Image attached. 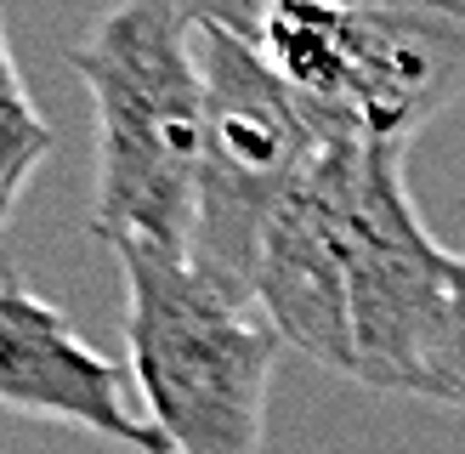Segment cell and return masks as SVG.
I'll use <instances>...</instances> for the list:
<instances>
[{
  "label": "cell",
  "instance_id": "1",
  "mask_svg": "<svg viewBox=\"0 0 465 454\" xmlns=\"http://www.w3.org/2000/svg\"><path fill=\"white\" fill-rule=\"evenodd\" d=\"M460 256L431 239L409 143L330 136L255 256V307L284 347L381 398L426 403L449 352Z\"/></svg>",
  "mask_w": 465,
  "mask_h": 454
},
{
  "label": "cell",
  "instance_id": "2",
  "mask_svg": "<svg viewBox=\"0 0 465 454\" xmlns=\"http://www.w3.org/2000/svg\"><path fill=\"white\" fill-rule=\"evenodd\" d=\"M68 68L91 91V239L188 256L204 153L199 23L176 0H120L68 45Z\"/></svg>",
  "mask_w": 465,
  "mask_h": 454
},
{
  "label": "cell",
  "instance_id": "3",
  "mask_svg": "<svg viewBox=\"0 0 465 454\" xmlns=\"http://www.w3.org/2000/svg\"><path fill=\"white\" fill-rule=\"evenodd\" d=\"M125 279V363L136 403L171 454H267V392L284 335L232 295L148 244H108Z\"/></svg>",
  "mask_w": 465,
  "mask_h": 454
},
{
  "label": "cell",
  "instance_id": "4",
  "mask_svg": "<svg viewBox=\"0 0 465 454\" xmlns=\"http://www.w3.org/2000/svg\"><path fill=\"white\" fill-rule=\"evenodd\" d=\"M244 45L363 143H414L465 97V0H301Z\"/></svg>",
  "mask_w": 465,
  "mask_h": 454
},
{
  "label": "cell",
  "instance_id": "5",
  "mask_svg": "<svg viewBox=\"0 0 465 454\" xmlns=\"http://www.w3.org/2000/svg\"><path fill=\"white\" fill-rule=\"evenodd\" d=\"M204 63V153L188 262L232 295L255 301V256L278 204L341 131L267 68L255 45L199 29Z\"/></svg>",
  "mask_w": 465,
  "mask_h": 454
},
{
  "label": "cell",
  "instance_id": "6",
  "mask_svg": "<svg viewBox=\"0 0 465 454\" xmlns=\"http://www.w3.org/2000/svg\"><path fill=\"white\" fill-rule=\"evenodd\" d=\"M0 409L91 431L131 454H171L159 426L131 398L125 363L97 352L63 307L17 279H0Z\"/></svg>",
  "mask_w": 465,
  "mask_h": 454
},
{
  "label": "cell",
  "instance_id": "7",
  "mask_svg": "<svg viewBox=\"0 0 465 454\" xmlns=\"http://www.w3.org/2000/svg\"><path fill=\"white\" fill-rule=\"evenodd\" d=\"M52 153H57V131L45 125V114L29 97V80L17 68L12 29H6V0H0V233L12 227L29 182Z\"/></svg>",
  "mask_w": 465,
  "mask_h": 454
},
{
  "label": "cell",
  "instance_id": "8",
  "mask_svg": "<svg viewBox=\"0 0 465 454\" xmlns=\"http://www.w3.org/2000/svg\"><path fill=\"white\" fill-rule=\"evenodd\" d=\"M182 12H188L199 29H222L232 40H255L262 35V23L301 6V0H176Z\"/></svg>",
  "mask_w": 465,
  "mask_h": 454
},
{
  "label": "cell",
  "instance_id": "9",
  "mask_svg": "<svg viewBox=\"0 0 465 454\" xmlns=\"http://www.w3.org/2000/svg\"><path fill=\"white\" fill-rule=\"evenodd\" d=\"M431 409H454L465 415V256H460V301H454V330H449V352H443V370H437L431 386Z\"/></svg>",
  "mask_w": 465,
  "mask_h": 454
}]
</instances>
